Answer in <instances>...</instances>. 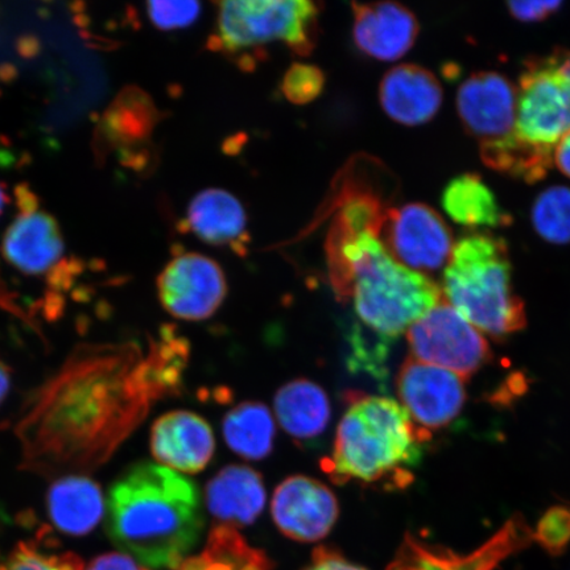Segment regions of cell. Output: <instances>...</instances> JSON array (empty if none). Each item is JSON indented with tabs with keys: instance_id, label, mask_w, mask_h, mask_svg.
Returning <instances> with one entry per match:
<instances>
[{
	"instance_id": "6da1fadb",
	"label": "cell",
	"mask_w": 570,
	"mask_h": 570,
	"mask_svg": "<svg viewBox=\"0 0 570 570\" xmlns=\"http://www.w3.org/2000/svg\"><path fill=\"white\" fill-rule=\"evenodd\" d=\"M188 360V342L173 327L147 352L132 341L78 346L21 412V468L55 480L95 472L156 402L180 391Z\"/></svg>"
},
{
	"instance_id": "7a4b0ae2",
	"label": "cell",
	"mask_w": 570,
	"mask_h": 570,
	"mask_svg": "<svg viewBox=\"0 0 570 570\" xmlns=\"http://www.w3.org/2000/svg\"><path fill=\"white\" fill-rule=\"evenodd\" d=\"M384 216L373 198L348 202L327 238V269L340 301L351 302L361 323L390 342L443 301V292L392 258L381 239Z\"/></svg>"
},
{
	"instance_id": "3957f363",
	"label": "cell",
	"mask_w": 570,
	"mask_h": 570,
	"mask_svg": "<svg viewBox=\"0 0 570 570\" xmlns=\"http://www.w3.org/2000/svg\"><path fill=\"white\" fill-rule=\"evenodd\" d=\"M204 523L195 483L155 463L128 470L107 501L106 529L112 543L151 570H177Z\"/></svg>"
},
{
	"instance_id": "277c9868",
	"label": "cell",
	"mask_w": 570,
	"mask_h": 570,
	"mask_svg": "<svg viewBox=\"0 0 570 570\" xmlns=\"http://www.w3.org/2000/svg\"><path fill=\"white\" fill-rule=\"evenodd\" d=\"M431 433L412 422L402 404L384 396H356L342 417L331 458L323 461L333 482L358 481L389 490L412 483Z\"/></svg>"
},
{
	"instance_id": "5b68a950",
	"label": "cell",
	"mask_w": 570,
	"mask_h": 570,
	"mask_svg": "<svg viewBox=\"0 0 570 570\" xmlns=\"http://www.w3.org/2000/svg\"><path fill=\"white\" fill-rule=\"evenodd\" d=\"M441 292L461 316L494 340L527 326L524 303L512 285L508 246L493 235H468L455 244Z\"/></svg>"
},
{
	"instance_id": "8992f818",
	"label": "cell",
	"mask_w": 570,
	"mask_h": 570,
	"mask_svg": "<svg viewBox=\"0 0 570 570\" xmlns=\"http://www.w3.org/2000/svg\"><path fill=\"white\" fill-rule=\"evenodd\" d=\"M217 6L216 32L208 47L242 69L265 59L268 46L283 45L298 56L316 47L320 10L308 0H227Z\"/></svg>"
},
{
	"instance_id": "52a82bcc",
	"label": "cell",
	"mask_w": 570,
	"mask_h": 570,
	"mask_svg": "<svg viewBox=\"0 0 570 570\" xmlns=\"http://www.w3.org/2000/svg\"><path fill=\"white\" fill-rule=\"evenodd\" d=\"M517 90V137L552 155L570 131V82L558 53L527 63Z\"/></svg>"
},
{
	"instance_id": "ba28073f",
	"label": "cell",
	"mask_w": 570,
	"mask_h": 570,
	"mask_svg": "<svg viewBox=\"0 0 570 570\" xmlns=\"http://www.w3.org/2000/svg\"><path fill=\"white\" fill-rule=\"evenodd\" d=\"M412 358L449 370L465 380L493 358L483 333L444 298L407 331Z\"/></svg>"
},
{
	"instance_id": "9c48e42d",
	"label": "cell",
	"mask_w": 570,
	"mask_h": 570,
	"mask_svg": "<svg viewBox=\"0 0 570 570\" xmlns=\"http://www.w3.org/2000/svg\"><path fill=\"white\" fill-rule=\"evenodd\" d=\"M382 230L392 258L425 276L445 268L455 246L444 218L424 204L390 210Z\"/></svg>"
},
{
	"instance_id": "30bf717a",
	"label": "cell",
	"mask_w": 570,
	"mask_h": 570,
	"mask_svg": "<svg viewBox=\"0 0 570 570\" xmlns=\"http://www.w3.org/2000/svg\"><path fill=\"white\" fill-rule=\"evenodd\" d=\"M532 541V530L520 515L509 519L493 538L466 554L426 543L407 533L387 570H495L510 556L530 547Z\"/></svg>"
},
{
	"instance_id": "8fae6325",
	"label": "cell",
	"mask_w": 570,
	"mask_h": 570,
	"mask_svg": "<svg viewBox=\"0 0 570 570\" xmlns=\"http://www.w3.org/2000/svg\"><path fill=\"white\" fill-rule=\"evenodd\" d=\"M465 377L449 370L405 360L396 377V390L412 422L430 432L451 425L466 402Z\"/></svg>"
},
{
	"instance_id": "7c38bea8",
	"label": "cell",
	"mask_w": 570,
	"mask_h": 570,
	"mask_svg": "<svg viewBox=\"0 0 570 570\" xmlns=\"http://www.w3.org/2000/svg\"><path fill=\"white\" fill-rule=\"evenodd\" d=\"M158 289L169 315L185 321H203L223 305L227 283L216 261L197 253H184L163 269Z\"/></svg>"
},
{
	"instance_id": "4fadbf2b",
	"label": "cell",
	"mask_w": 570,
	"mask_h": 570,
	"mask_svg": "<svg viewBox=\"0 0 570 570\" xmlns=\"http://www.w3.org/2000/svg\"><path fill=\"white\" fill-rule=\"evenodd\" d=\"M455 105L463 126L481 147L515 134L518 90L502 75L483 71L470 76L459 88Z\"/></svg>"
},
{
	"instance_id": "5bb4252c",
	"label": "cell",
	"mask_w": 570,
	"mask_h": 570,
	"mask_svg": "<svg viewBox=\"0 0 570 570\" xmlns=\"http://www.w3.org/2000/svg\"><path fill=\"white\" fill-rule=\"evenodd\" d=\"M271 510L277 529L301 543H315L326 538L340 515L333 491L323 482L304 475H292L277 487Z\"/></svg>"
},
{
	"instance_id": "9a60e30c",
	"label": "cell",
	"mask_w": 570,
	"mask_h": 570,
	"mask_svg": "<svg viewBox=\"0 0 570 570\" xmlns=\"http://www.w3.org/2000/svg\"><path fill=\"white\" fill-rule=\"evenodd\" d=\"M353 39L362 53L380 61H396L411 51L419 23L401 3H353Z\"/></svg>"
},
{
	"instance_id": "2e32d148",
	"label": "cell",
	"mask_w": 570,
	"mask_h": 570,
	"mask_svg": "<svg viewBox=\"0 0 570 570\" xmlns=\"http://www.w3.org/2000/svg\"><path fill=\"white\" fill-rule=\"evenodd\" d=\"M216 440L206 420L188 411L166 413L153 426L151 452L175 472L196 474L213 459Z\"/></svg>"
},
{
	"instance_id": "e0dca14e",
	"label": "cell",
	"mask_w": 570,
	"mask_h": 570,
	"mask_svg": "<svg viewBox=\"0 0 570 570\" xmlns=\"http://www.w3.org/2000/svg\"><path fill=\"white\" fill-rule=\"evenodd\" d=\"M2 253L10 265L26 275L52 276L63 256L60 227L51 214L23 212L6 232Z\"/></svg>"
},
{
	"instance_id": "ac0fdd59",
	"label": "cell",
	"mask_w": 570,
	"mask_h": 570,
	"mask_svg": "<svg viewBox=\"0 0 570 570\" xmlns=\"http://www.w3.org/2000/svg\"><path fill=\"white\" fill-rule=\"evenodd\" d=\"M382 109L396 124L422 126L434 117L443 105L444 92L430 70L403 63L384 75L380 87Z\"/></svg>"
},
{
	"instance_id": "d6986e66",
	"label": "cell",
	"mask_w": 570,
	"mask_h": 570,
	"mask_svg": "<svg viewBox=\"0 0 570 570\" xmlns=\"http://www.w3.org/2000/svg\"><path fill=\"white\" fill-rule=\"evenodd\" d=\"M190 233L205 244L229 247L245 255L249 245L247 217L239 199L224 189H206L191 199L187 212Z\"/></svg>"
},
{
	"instance_id": "ffe728a7",
	"label": "cell",
	"mask_w": 570,
	"mask_h": 570,
	"mask_svg": "<svg viewBox=\"0 0 570 570\" xmlns=\"http://www.w3.org/2000/svg\"><path fill=\"white\" fill-rule=\"evenodd\" d=\"M205 499L210 514L220 524L249 525L265 510V483L252 468L226 466L206 487Z\"/></svg>"
},
{
	"instance_id": "44dd1931",
	"label": "cell",
	"mask_w": 570,
	"mask_h": 570,
	"mask_svg": "<svg viewBox=\"0 0 570 570\" xmlns=\"http://www.w3.org/2000/svg\"><path fill=\"white\" fill-rule=\"evenodd\" d=\"M47 505L56 529L69 537H85L95 530L106 509L101 488L85 475L56 480L48 491Z\"/></svg>"
},
{
	"instance_id": "7402d4cb",
	"label": "cell",
	"mask_w": 570,
	"mask_h": 570,
	"mask_svg": "<svg viewBox=\"0 0 570 570\" xmlns=\"http://www.w3.org/2000/svg\"><path fill=\"white\" fill-rule=\"evenodd\" d=\"M275 412L283 430L297 440L320 436L331 422L325 391L306 380L292 381L277 391Z\"/></svg>"
},
{
	"instance_id": "603a6c76",
	"label": "cell",
	"mask_w": 570,
	"mask_h": 570,
	"mask_svg": "<svg viewBox=\"0 0 570 570\" xmlns=\"http://www.w3.org/2000/svg\"><path fill=\"white\" fill-rule=\"evenodd\" d=\"M268 554L248 544L235 527L214 525L204 551L185 559L177 570H274Z\"/></svg>"
},
{
	"instance_id": "cb8c5ba5",
	"label": "cell",
	"mask_w": 570,
	"mask_h": 570,
	"mask_svg": "<svg viewBox=\"0 0 570 570\" xmlns=\"http://www.w3.org/2000/svg\"><path fill=\"white\" fill-rule=\"evenodd\" d=\"M449 218L468 229H484L509 223L487 183L476 175H462L449 183L443 195Z\"/></svg>"
},
{
	"instance_id": "d4e9b609",
	"label": "cell",
	"mask_w": 570,
	"mask_h": 570,
	"mask_svg": "<svg viewBox=\"0 0 570 570\" xmlns=\"http://www.w3.org/2000/svg\"><path fill=\"white\" fill-rule=\"evenodd\" d=\"M226 444L240 458L259 461L273 452L275 423L265 404L245 402L227 413L224 420Z\"/></svg>"
},
{
	"instance_id": "484cf974",
	"label": "cell",
	"mask_w": 570,
	"mask_h": 570,
	"mask_svg": "<svg viewBox=\"0 0 570 570\" xmlns=\"http://www.w3.org/2000/svg\"><path fill=\"white\" fill-rule=\"evenodd\" d=\"M482 158L489 167L514 177L523 178L525 181H537L544 177L552 164V155L538 151L524 145L517 137L483 146Z\"/></svg>"
},
{
	"instance_id": "4316f807",
	"label": "cell",
	"mask_w": 570,
	"mask_h": 570,
	"mask_svg": "<svg viewBox=\"0 0 570 570\" xmlns=\"http://www.w3.org/2000/svg\"><path fill=\"white\" fill-rule=\"evenodd\" d=\"M531 223L541 239L552 245L570 244V188L553 185L534 199Z\"/></svg>"
},
{
	"instance_id": "83f0119b",
	"label": "cell",
	"mask_w": 570,
	"mask_h": 570,
	"mask_svg": "<svg viewBox=\"0 0 570 570\" xmlns=\"http://www.w3.org/2000/svg\"><path fill=\"white\" fill-rule=\"evenodd\" d=\"M0 570H85V564L82 559L71 552L49 554L33 544L19 543L0 564Z\"/></svg>"
},
{
	"instance_id": "f1b7e54d",
	"label": "cell",
	"mask_w": 570,
	"mask_h": 570,
	"mask_svg": "<svg viewBox=\"0 0 570 570\" xmlns=\"http://www.w3.org/2000/svg\"><path fill=\"white\" fill-rule=\"evenodd\" d=\"M533 541L552 558L564 554L570 546V509L554 505L540 518Z\"/></svg>"
},
{
	"instance_id": "f546056e",
	"label": "cell",
	"mask_w": 570,
	"mask_h": 570,
	"mask_svg": "<svg viewBox=\"0 0 570 570\" xmlns=\"http://www.w3.org/2000/svg\"><path fill=\"white\" fill-rule=\"evenodd\" d=\"M325 87L324 71L311 63H294L283 77L282 91L291 104L306 105L323 92Z\"/></svg>"
},
{
	"instance_id": "4dcf8cb0",
	"label": "cell",
	"mask_w": 570,
	"mask_h": 570,
	"mask_svg": "<svg viewBox=\"0 0 570 570\" xmlns=\"http://www.w3.org/2000/svg\"><path fill=\"white\" fill-rule=\"evenodd\" d=\"M148 18L161 31L181 30L194 24L202 13L198 2H151L147 4Z\"/></svg>"
},
{
	"instance_id": "1f68e13d",
	"label": "cell",
	"mask_w": 570,
	"mask_h": 570,
	"mask_svg": "<svg viewBox=\"0 0 570 570\" xmlns=\"http://www.w3.org/2000/svg\"><path fill=\"white\" fill-rule=\"evenodd\" d=\"M561 2L554 0H538V2H510L509 10L511 16L524 23L544 20L558 11Z\"/></svg>"
},
{
	"instance_id": "d6a6232c",
	"label": "cell",
	"mask_w": 570,
	"mask_h": 570,
	"mask_svg": "<svg viewBox=\"0 0 570 570\" xmlns=\"http://www.w3.org/2000/svg\"><path fill=\"white\" fill-rule=\"evenodd\" d=\"M303 570H367L344 558L338 550L332 547H318L312 554L311 564Z\"/></svg>"
},
{
	"instance_id": "836d02e7",
	"label": "cell",
	"mask_w": 570,
	"mask_h": 570,
	"mask_svg": "<svg viewBox=\"0 0 570 570\" xmlns=\"http://www.w3.org/2000/svg\"><path fill=\"white\" fill-rule=\"evenodd\" d=\"M85 570H151L146 567H142L137 562V560L132 559L131 556H128L122 552H110L98 556L95 560L90 562L87 569Z\"/></svg>"
},
{
	"instance_id": "e575fe53",
	"label": "cell",
	"mask_w": 570,
	"mask_h": 570,
	"mask_svg": "<svg viewBox=\"0 0 570 570\" xmlns=\"http://www.w3.org/2000/svg\"><path fill=\"white\" fill-rule=\"evenodd\" d=\"M552 164L562 175L570 178V131L554 147Z\"/></svg>"
},
{
	"instance_id": "d590c367",
	"label": "cell",
	"mask_w": 570,
	"mask_h": 570,
	"mask_svg": "<svg viewBox=\"0 0 570 570\" xmlns=\"http://www.w3.org/2000/svg\"><path fill=\"white\" fill-rule=\"evenodd\" d=\"M0 308H3L4 311L12 313V315L27 321L24 312L19 308V305L12 302L11 296L7 294L3 287H0Z\"/></svg>"
},
{
	"instance_id": "8d00e7d4",
	"label": "cell",
	"mask_w": 570,
	"mask_h": 570,
	"mask_svg": "<svg viewBox=\"0 0 570 570\" xmlns=\"http://www.w3.org/2000/svg\"><path fill=\"white\" fill-rule=\"evenodd\" d=\"M10 386V368L6 366V363L2 360H0V403H2L7 394H9Z\"/></svg>"
},
{
	"instance_id": "74e56055",
	"label": "cell",
	"mask_w": 570,
	"mask_h": 570,
	"mask_svg": "<svg viewBox=\"0 0 570 570\" xmlns=\"http://www.w3.org/2000/svg\"><path fill=\"white\" fill-rule=\"evenodd\" d=\"M559 60L562 69H564L567 77L570 82V52L560 51L558 52Z\"/></svg>"
},
{
	"instance_id": "f35d334b",
	"label": "cell",
	"mask_w": 570,
	"mask_h": 570,
	"mask_svg": "<svg viewBox=\"0 0 570 570\" xmlns=\"http://www.w3.org/2000/svg\"><path fill=\"white\" fill-rule=\"evenodd\" d=\"M6 203H7V197H6L4 190L2 188V185H0V214H2Z\"/></svg>"
}]
</instances>
